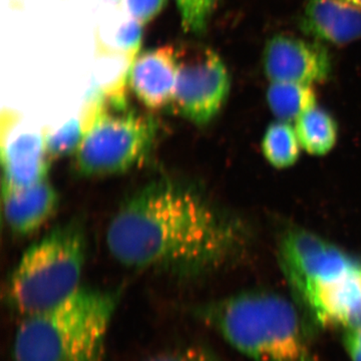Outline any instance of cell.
<instances>
[{"mask_svg":"<svg viewBox=\"0 0 361 361\" xmlns=\"http://www.w3.org/2000/svg\"><path fill=\"white\" fill-rule=\"evenodd\" d=\"M245 241L243 226L200 188L169 177L130 195L106 233L121 264L185 279L231 265Z\"/></svg>","mask_w":361,"mask_h":361,"instance_id":"obj_1","label":"cell"},{"mask_svg":"<svg viewBox=\"0 0 361 361\" xmlns=\"http://www.w3.org/2000/svg\"><path fill=\"white\" fill-rule=\"evenodd\" d=\"M190 313L254 361H319L299 311L288 299L243 292L193 306Z\"/></svg>","mask_w":361,"mask_h":361,"instance_id":"obj_2","label":"cell"},{"mask_svg":"<svg viewBox=\"0 0 361 361\" xmlns=\"http://www.w3.org/2000/svg\"><path fill=\"white\" fill-rule=\"evenodd\" d=\"M122 292L82 287L47 310L23 316L13 361H104Z\"/></svg>","mask_w":361,"mask_h":361,"instance_id":"obj_3","label":"cell"},{"mask_svg":"<svg viewBox=\"0 0 361 361\" xmlns=\"http://www.w3.org/2000/svg\"><path fill=\"white\" fill-rule=\"evenodd\" d=\"M127 75L90 99L82 123L85 134L75 152L84 177L122 174L144 160L155 142L156 118L137 113L128 97Z\"/></svg>","mask_w":361,"mask_h":361,"instance_id":"obj_4","label":"cell"},{"mask_svg":"<svg viewBox=\"0 0 361 361\" xmlns=\"http://www.w3.org/2000/svg\"><path fill=\"white\" fill-rule=\"evenodd\" d=\"M87 232L80 218L56 226L21 256L9 275V308L23 316L56 305L80 288L87 258Z\"/></svg>","mask_w":361,"mask_h":361,"instance_id":"obj_5","label":"cell"},{"mask_svg":"<svg viewBox=\"0 0 361 361\" xmlns=\"http://www.w3.org/2000/svg\"><path fill=\"white\" fill-rule=\"evenodd\" d=\"M177 82L171 109L195 125H207L229 97V71L217 52L198 42L177 45Z\"/></svg>","mask_w":361,"mask_h":361,"instance_id":"obj_6","label":"cell"},{"mask_svg":"<svg viewBox=\"0 0 361 361\" xmlns=\"http://www.w3.org/2000/svg\"><path fill=\"white\" fill-rule=\"evenodd\" d=\"M279 251L282 269L302 303L322 285L357 263L341 249L304 230L286 233Z\"/></svg>","mask_w":361,"mask_h":361,"instance_id":"obj_7","label":"cell"},{"mask_svg":"<svg viewBox=\"0 0 361 361\" xmlns=\"http://www.w3.org/2000/svg\"><path fill=\"white\" fill-rule=\"evenodd\" d=\"M263 66L271 82L308 85L325 82L332 70L331 59L324 45L284 35L268 40Z\"/></svg>","mask_w":361,"mask_h":361,"instance_id":"obj_8","label":"cell"},{"mask_svg":"<svg viewBox=\"0 0 361 361\" xmlns=\"http://www.w3.org/2000/svg\"><path fill=\"white\" fill-rule=\"evenodd\" d=\"M177 75V45H161L135 56L128 68V89L148 110H166L172 108Z\"/></svg>","mask_w":361,"mask_h":361,"instance_id":"obj_9","label":"cell"},{"mask_svg":"<svg viewBox=\"0 0 361 361\" xmlns=\"http://www.w3.org/2000/svg\"><path fill=\"white\" fill-rule=\"evenodd\" d=\"M303 305L323 326L348 329L361 324L360 263L322 285Z\"/></svg>","mask_w":361,"mask_h":361,"instance_id":"obj_10","label":"cell"},{"mask_svg":"<svg viewBox=\"0 0 361 361\" xmlns=\"http://www.w3.org/2000/svg\"><path fill=\"white\" fill-rule=\"evenodd\" d=\"M299 26L317 42L350 44L361 39V8L341 0H308Z\"/></svg>","mask_w":361,"mask_h":361,"instance_id":"obj_11","label":"cell"},{"mask_svg":"<svg viewBox=\"0 0 361 361\" xmlns=\"http://www.w3.org/2000/svg\"><path fill=\"white\" fill-rule=\"evenodd\" d=\"M2 191L32 187L47 179L44 135L23 133L2 148Z\"/></svg>","mask_w":361,"mask_h":361,"instance_id":"obj_12","label":"cell"},{"mask_svg":"<svg viewBox=\"0 0 361 361\" xmlns=\"http://www.w3.org/2000/svg\"><path fill=\"white\" fill-rule=\"evenodd\" d=\"M2 200L9 230L16 236H28L54 215L59 196L47 179L25 189L2 191Z\"/></svg>","mask_w":361,"mask_h":361,"instance_id":"obj_13","label":"cell"},{"mask_svg":"<svg viewBox=\"0 0 361 361\" xmlns=\"http://www.w3.org/2000/svg\"><path fill=\"white\" fill-rule=\"evenodd\" d=\"M295 130L301 147L307 153L316 156L325 155L331 151L338 135L336 120L317 106L297 118Z\"/></svg>","mask_w":361,"mask_h":361,"instance_id":"obj_14","label":"cell"},{"mask_svg":"<svg viewBox=\"0 0 361 361\" xmlns=\"http://www.w3.org/2000/svg\"><path fill=\"white\" fill-rule=\"evenodd\" d=\"M267 103L280 121L291 122L314 108L317 97L313 85L275 82L268 87Z\"/></svg>","mask_w":361,"mask_h":361,"instance_id":"obj_15","label":"cell"},{"mask_svg":"<svg viewBox=\"0 0 361 361\" xmlns=\"http://www.w3.org/2000/svg\"><path fill=\"white\" fill-rule=\"evenodd\" d=\"M300 147L296 130L282 121L271 123L262 140L263 155L273 167L278 169L295 164L300 155Z\"/></svg>","mask_w":361,"mask_h":361,"instance_id":"obj_16","label":"cell"},{"mask_svg":"<svg viewBox=\"0 0 361 361\" xmlns=\"http://www.w3.org/2000/svg\"><path fill=\"white\" fill-rule=\"evenodd\" d=\"M218 0H175L183 30L202 37L208 30Z\"/></svg>","mask_w":361,"mask_h":361,"instance_id":"obj_17","label":"cell"},{"mask_svg":"<svg viewBox=\"0 0 361 361\" xmlns=\"http://www.w3.org/2000/svg\"><path fill=\"white\" fill-rule=\"evenodd\" d=\"M85 130L82 121L71 120L56 132L44 135L45 149L51 158L75 153L84 137Z\"/></svg>","mask_w":361,"mask_h":361,"instance_id":"obj_18","label":"cell"},{"mask_svg":"<svg viewBox=\"0 0 361 361\" xmlns=\"http://www.w3.org/2000/svg\"><path fill=\"white\" fill-rule=\"evenodd\" d=\"M145 361H223L210 349L202 345H182L167 349Z\"/></svg>","mask_w":361,"mask_h":361,"instance_id":"obj_19","label":"cell"},{"mask_svg":"<svg viewBox=\"0 0 361 361\" xmlns=\"http://www.w3.org/2000/svg\"><path fill=\"white\" fill-rule=\"evenodd\" d=\"M142 35V25L137 20L130 18V21L123 23L116 35V42L118 49L128 56L130 63L134 61L139 54Z\"/></svg>","mask_w":361,"mask_h":361,"instance_id":"obj_20","label":"cell"},{"mask_svg":"<svg viewBox=\"0 0 361 361\" xmlns=\"http://www.w3.org/2000/svg\"><path fill=\"white\" fill-rule=\"evenodd\" d=\"M123 4L130 18L144 26L160 16L168 0H123Z\"/></svg>","mask_w":361,"mask_h":361,"instance_id":"obj_21","label":"cell"},{"mask_svg":"<svg viewBox=\"0 0 361 361\" xmlns=\"http://www.w3.org/2000/svg\"><path fill=\"white\" fill-rule=\"evenodd\" d=\"M344 348L351 361H361V324L345 329Z\"/></svg>","mask_w":361,"mask_h":361,"instance_id":"obj_22","label":"cell"},{"mask_svg":"<svg viewBox=\"0 0 361 361\" xmlns=\"http://www.w3.org/2000/svg\"><path fill=\"white\" fill-rule=\"evenodd\" d=\"M341 1L346 2V4H351V6L360 7L361 8V0H341Z\"/></svg>","mask_w":361,"mask_h":361,"instance_id":"obj_23","label":"cell"}]
</instances>
